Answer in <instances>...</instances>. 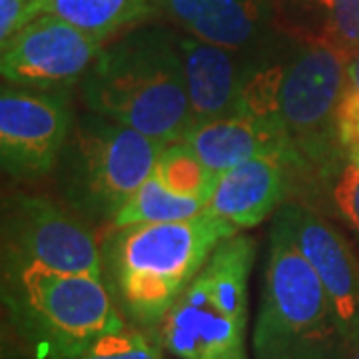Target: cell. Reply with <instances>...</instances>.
<instances>
[{
	"mask_svg": "<svg viewBox=\"0 0 359 359\" xmlns=\"http://www.w3.org/2000/svg\"><path fill=\"white\" fill-rule=\"evenodd\" d=\"M347 62L349 56L325 42L287 40L276 116L295 158L294 198L308 204L346 158L337 140V110L347 90Z\"/></svg>",
	"mask_w": 359,
	"mask_h": 359,
	"instance_id": "277c9868",
	"label": "cell"
},
{
	"mask_svg": "<svg viewBox=\"0 0 359 359\" xmlns=\"http://www.w3.org/2000/svg\"><path fill=\"white\" fill-rule=\"evenodd\" d=\"M0 268L39 264L66 273L102 280L100 240L88 222L58 198L14 194L2 202Z\"/></svg>",
	"mask_w": 359,
	"mask_h": 359,
	"instance_id": "ba28073f",
	"label": "cell"
},
{
	"mask_svg": "<svg viewBox=\"0 0 359 359\" xmlns=\"http://www.w3.org/2000/svg\"><path fill=\"white\" fill-rule=\"evenodd\" d=\"M164 13L196 39L240 52H264L283 36L273 0H162Z\"/></svg>",
	"mask_w": 359,
	"mask_h": 359,
	"instance_id": "5bb4252c",
	"label": "cell"
},
{
	"mask_svg": "<svg viewBox=\"0 0 359 359\" xmlns=\"http://www.w3.org/2000/svg\"><path fill=\"white\" fill-rule=\"evenodd\" d=\"M297 190V174L287 156H264L218 174L208 212L248 230L276 214Z\"/></svg>",
	"mask_w": 359,
	"mask_h": 359,
	"instance_id": "9a60e30c",
	"label": "cell"
},
{
	"mask_svg": "<svg viewBox=\"0 0 359 359\" xmlns=\"http://www.w3.org/2000/svg\"><path fill=\"white\" fill-rule=\"evenodd\" d=\"M162 344L138 327L126 325L98 337L74 359H164Z\"/></svg>",
	"mask_w": 359,
	"mask_h": 359,
	"instance_id": "ffe728a7",
	"label": "cell"
},
{
	"mask_svg": "<svg viewBox=\"0 0 359 359\" xmlns=\"http://www.w3.org/2000/svg\"><path fill=\"white\" fill-rule=\"evenodd\" d=\"M238 228L208 210L180 222L110 226L100 240L102 282L128 325L158 339L178 295Z\"/></svg>",
	"mask_w": 359,
	"mask_h": 359,
	"instance_id": "6da1fadb",
	"label": "cell"
},
{
	"mask_svg": "<svg viewBox=\"0 0 359 359\" xmlns=\"http://www.w3.org/2000/svg\"><path fill=\"white\" fill-rule=\"evenodd\" d=\"M344 359H359V339L355 341V346L351 347L349 351L346 353V358Z\"/></svg>",
	"mask_w": 359,
	"mask_h": 359,
	"instance_id": "cb8c5ba5",
	"label": "cell"
},
{
	"mask_svg": "<svg viewBox=\"0 0 359 359\" xmlns=\"http://www.w3.org/2000/svg\"><path fill=\"white\" fill-rule=\"evenodd\" d=\"M311 205L330 210L341 222H346L359 238V166L344 158L334 174L323 182L318 198Z\"/></svg>",
	"mask_w": 359,
	"mask_h": 359,
	"instance_id": "d6986e66",
	"label": "cell"
},
{
	"mask_svg": "<svg viewBox=\"0 0 359 359\" xmlns=\"http://www.w3.org/2000/svg\"><path fill=\"white\" fill-rule=\"evenodd\" d=\"M337 140L341 152L359 166V92L346 90L337 110Z\"/></svg>",
	"mask_w": 359,
	"mask_h": 359,
	"instance_id": "44dd1931",
	"label": "cell"
},
{
	"mask_svg": "<svg viewBox=\"0 0 359 359\" xmlns=\"http://www.w3.org/2000/svg\"><path fill=\"white\" fill-rule=\"evenodd\" d=\"M252 353L254 359H344L347 353L323 283L276 216Z\"/></svg>",
	"mask_w": 359,
	"mask_h": 359,
	"instance_id": "8992f818",
	"label": "cell"
},
{
	"mask_svg": "<svg viewBox=\"0 0 359 359\" xmlns=\"http://www.w3.org/2000/svg\"><path fill=\"white\" fill-rule=\"evenodd\" d=\"M184 142L216 174L264 156H287L295 166L290 140L276 116L238 114L194 122Z\"/></svg>",
	"mask_w": 359,
	"mask_h": 359,
	"instance_id": "2e32d148",
	"label": "cell"
},
{
	"mask_svg": "<svg viewBox=\"0 0 359 359\" xmlns=\"http://www.w3.org/2000/svg\"><path fill=\"white\" fill-rule=\"evenodd\" d=\"M34 0H0V44L30 20Z\"/></svg>",
	"mask_w": 359,
	"mask_h": 359,
	"instance_id": "7402d4cb",
	"label": "cell"
},
{
	"mask_svg": "<svg viewBox=\"0 0 359 359\" xmlns=\"http://www.w3.org/2000/svg\"><path fill=\"white\" fill-rule=\"evenodd\" d=\"M4 323L26 359H74L128 323L100 278L39 264L0 268Z\"/></svg>",
	"mask_w": 359,
	"mask_h": 359,
	"instance_id": "3957f363",
	"label": "cell"
},
{
	"mask_svg": "<svg viewBox=\"0 0 359 359\" xmlns=\"http://www.w3.org/2000/svg\"><path fill=\"white\" fill-rule=\"evenodd\" d=\"M297 39L320 40L346 56L359 52V0H278Z\"/></svg>",
	"mask_w": 359,
	"mask_h": 359,
	"instance_id": "ac0fdd59",
	"label": "cell"
},
{
	"mask_svg": "<svg viewBox=\"0 0 359 359\" xmlns=\"http://www.w3.org/2000/svg\"><path fill=\"white\" fill-rule=\"evenodd\" d=\"M347 88L359 92V52L347 62Z\"/></svg>",
	"mask_w": 359,
	"mask_h": 359,
	"instance_id": "603a6c76",
	"label": "cell"
},
{
	"mask_svg": "<svg viewBox=\"0 0 359 359\" xmlns=\"http://www.w3.org/2000/svg\"><path fill=\"white\" fill-rule=\"evenodd\" d=\"M166 144L96 112H82L52 170L58 198L90 226L110 228L154 170Z\"/></svg>",
	"mask_w": 359,
	"mask_h": 359,
	"instance_id": "5b68a950",
	"label": "cell"
},
{
	"mask_svg": "<svg viewBox=\"0 0 359 359\" xmlns=\"http://www.w3.org/2000/svg\"><path fill=\"white\" fill-rule=\"evenodd\" d=\"M162 11V0H34L30 20L39 14H54L100 42H108Z\"/></svg>",
	"mask_w": 359,
	"mask_h": 359,
	"instance_id": "e0dca14e",
	"label": "cell"
},
{
	"mask_svg": "<svg viewBox=\"0 0 359 359\" xmlns=\"http://www.w3.org/2000/svg\"><path fill=\"white\" fill-rule=\"evenodd\" d=\"M218 174L202 164L188 142H170L162 148L154 170L132 194L112 226L144 222H180L208 210Z\"/></svg>",
	"mask_w": 359,
	"mask_h": 359,
	"instance_id": "7c38bea8",
	"label": "cell"
},
{
	"mask_svg": "<svg viewBox=\"0 0 359 359\" xmlns=\"http://www.w3.org/2000/svg\"><path fill=\"white\" fill-rule=\"evenodd\" d=\"M74 118L70 88H28L2 82L0 162L4 174L18 180L52 174Z\"/></svg>",
	"mask_w": 359,
	"mask_h": 359,
	"instance_id": "9c48e42d",
	"label": "cell"
},
{
	"mask_svg": "<svg viewBox=\"0 0 359 359\" xmlns=\"http://www.w3.org/2000/svg\"><path fill=\"white\" fill-rule=\"evenodd\" d=\"M276 218L316 269L334 311L337 334L349 351L359 339V257L316 205L292 198L276 212Z\"/></svg>",
	"mask_w": 359,
	"mask_h": 359,
	"instance_id": "8fae6325",
	"label": "cell"
},
{
	"mask_svg": "<svg viewBox=\"0 0 359 359\" xmlns=\"http://www.w3.org/2000/svg\"><path fill=\"white\" fill-rule=\"evenodd\" d=\"M104 42L54 14H39L2 42V82L28 88H72Z\"/></svg>",
	"mask_w": 359,
	"mask_h": 359,
	"instance_id": "30bf717a",
	"label": "cell"
},
{
	"mask_svg": "<svg viewBox=\"0 0 359 359\" xmlns=\"http://www.w3.org/2000/svg\"><path fill=\"white\" fill-rule=\"evenodd\" d=\"M256 242L238 231L214 250L162 321L158 339L178 359H248V282Z\"/></svg>",
	"mask_w": 359,
	"mask_h": 359,
	"instance_id": "52a82bcc",
	"label": "cell"
},
{
	"mask_svg": "<svg viewBox=\"0 0 359 359\" xmlns=\"http://www.w3.org/2000/svg\"><path fill=\"white\" fill-rule=\"evenodd\" d=\"M178 42L194 122L245 114L248 82L268 50H231L186 32L178 34Z\"/></svg>",
	"mask_w": 359,
	"mask_h": 359,
	"instance_id": "4fadbf2b",
	"label": "cell"
},
{
	"mask_svg": "<svg viewBox=\"0 0 359 359\" xmlns=\"http://www.w3.org/2000/svg\"><path fill=\"white\" fill-rule=\"evenodd\" d=\"M86 110L170 144L194 124L178 32L140 25L104 42L78 82Z\"/></svg>",
	"mask_w": 359,
	"mask_h": 359,
	"instance_id": "7a4b0ae2",
	"label": "cell"
}]
</instances>
